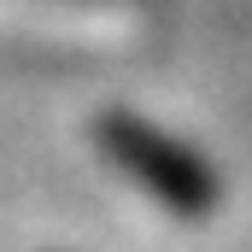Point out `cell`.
<instances>
[{"instance_id": "1", "label": "cell", "mask_w": 252, "mask_h": 252, "mask_svg": "<svg viewBox=\"0 0 252 252\" xmlns=\"http://www.w3.org/2000/svg\"><path fill=\"white\" fill-rule=\"evenodd\" d=\"M100 141H106L124 164H135V176L153 182L164 199H176V205H199V199H211V176L193 164L188 153H176L170 141H153L135 118H100Z\"/></svg>"}]
</instances>
